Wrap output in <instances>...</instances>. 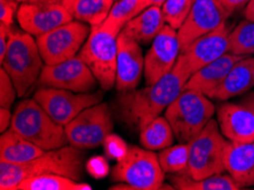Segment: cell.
I'll list each match as a JSON object with an SVG mask.
<instances>
[{"label": "cell", "mask_w": 254, "mask_h": 190, "mask_svg": "<svg viewBox=\"0 0 254 190\" xmlns=\"http://www.w3.org/2000/svg\"><path fill=\"white\" fill-rule=\"evenodd\" d=\"M11 26L3 24V23H0V62H2L3 58L6 56Z\"/></svg>", "instance_id": "obj_36"}, {"label": "cell", "mask_w": 254, "mask_h": 190, "mask_svg": "<svg viewBox=\"0 0 254 190\" xmlns=\"http://www.w3.org/2000/svg\"><path fill=\"white\" fill-rule=\"evenodd\" d=\"M227 142L228 140L220 131L218 121L211 119L201 132L188 142V176L193 179H203L213 174L225 173Z\"/></svg>", "instance_id": "obj_8"}, {"label": "cell", "mask_w": 254, "mask_h": 190, "mask_svg": "<svg viewBox=\"0 0 254 190\" xmlns=\"http://www.w3.org/2000/svg\"><path fill=\"white\" fill-rule=\"evenodd\" d=\"M11 119H13V115L10 114L9 108L0 107V131L1 132H5L6 130L9 129Z\"/></svg>", "instance_id": "obj_38"}, {"label": "cell", "mask_w": 254, "mask_h": 190, "mask_svg": "<svg viewBox=\"0 0 254 190\" xmlns=\"http://www.w3.org/2000/svg\"><path fill=\"white\" fill-rule=\"evenodd\" d=\"M114 1H117V0H114Z\"/></svg>", "instance_id": "obj_43"}, {"label": "cell", "mask_w": 254, "mask_h": 190, "mask_svg": "<svg viewBox=\"0 0 254 190\" xmlns=\"http://www.w3.org/2000/svg\"><path fill=\"white\" fill-rule=\"evenodd\" d=\"M10 127L45 152L68 145L65 127L54 121L34 98L17 104Z\"/></svg>", "instance_id": "obj_4"}, {"label": "cell", "mask_w": 254, "mask_h": 190, "mask_svg": "<svg viewBox=\"0 0 254 190\" xmlns=\"http://www.w3.org/2000/svg\"><path fill=\"white\" fill-rule=\"evenodd\" d=\"M222 6L225 7V9L232 15L233 13L237 10L244 9L246 5L251 1V0H218Z\"/></svg>", "instance_id": "obj_37"}, {"label": "cell", "mask_w": 254, "mask_h": 190, "mask_svg": "<svg viewBox=\"0 0 254 190\" xmlns=\"http://www.w3.org/2000/svg\"><path fill=\"white\" fill-rule=\"evenodd\" d=\"M217 112L214 104L202 92L185 89L167 110L165 118L170 123L177 140L190 142Z\"/></svg>", "instance_id": "obj_6"}, {"label": "cell", "mask_w": 254, "mask_h": 190, "mask_svg": "<svg viewBox=\"0 0 254 190\" xmlns=\"http://www.w3.org/2000/svg\"><path fill=\"white\" fill-rule=\"evenodd\" d=\"M44 64L37 39L25 31L11 30L8 48L1 65L13 80L17 97L24 96L39 80Z\"/></svg>", "instance_id": "obj_5"}, {"label": "cell", "mask_w": 254, "mask_h": 190, "mask_svg": "<svg viewBox=\"0 0 254 190\" xmlns=\"http://www.w3.org/2000/svg\"><path fill=\"white\" fill-rule=\"evenodd\" d=\"M91 32V26L76 19L51 32L36 37L45 65H55L79 54Z\"/></svg>", "instance_id": "obj_10"}, {"label": "cell", "mask_w": 254, "mask_h": 190, "mask_svg": "<svg viewBox=\"0 0 254 190\" xmlns=\"http://www.w3.org/2000/svg\"><path fill=\"white\" fill-rule=\"evenodd\" d=\"M232 30L224 22L211 32L204 34L180 53L177 64L190 74H194L205 65L212 63L229 52V34Z\"/></svg>", "instance_id": "obj_14"}, {"label": "cell", "mask_w": 254, "mask_h": 190, "mask_svg": "<svg viewBox=\"0 0 254 190\" xmlns=\"http://www.w3.org/2000/svg\"><path fill=\"white\" fill-rule=\"evenodd\" d=\"M141 146L149 150H161L171 146L175 133L165 116H157L139 131Z\"/></svg>", "instance_id": "obj_27"}, {"label": "cell", "mask_w": 254, "mask_h": 190, "mask_svg": "<svg viewBox=\"0 0 254 190\" xmlns=\"http://www.w3.org/2000/svg\"><path fill=\"white\" fill-rule=\"evenodd\" d=\"M103 91L73 92L56 88L40 87L34 99L52 116L54 121L65 127L82 111L103 102Z\"/></svg>", "instance_id": "obj_11"}, {"label": "cell", "mask_w": 254, "mask_h": 190, "mask_svg": "<svg viewBox=\"0 0 254 190\" xmlns=\"http://www.w3.org/2000/svg\"><path fill=\"white\" fill-rule=\"evenodd\" d=\"M86 170L95 179H104L110 172V166L103 156H94L87 161Z\"/></svg>", "instance_id": "obj_34"}, {"label": "cell", "mask_w": 254, "mask_h": 190, "mask_svg": "<svg viewBox=\"0 0 254 190\" xmlns=\"http://www.w3.org/2000/svg\"><path fill=\"white\" fill-rule=\"evenodd\" d=\"M45 153L44 149L26 140L20 133L11 127L1 132L0 137V162L23 164L34 158L39 157Z\"/></svg>", "instance_id": "obj_22"}, {"label": "cell", "mask_w": 254, "mask_h": 190, "mask_svg": "<svg viewBox=\"0 0 254 190\" xmlns=\"http://www.w3.org/2000/svg\"><path fill=\"white\" fill-rule=\"evenodd\" d=\"M244 57L246 56L235 55L232 53L225 54L218 60L213 61L212 63L205 65L194 74H191L185 84L184 90L191 89V90L202 92L210 99H214L230 69L238 61Z\"/></svg>", "instance_id": "obj_19"}, {"label": "cell", "mask_w": 254, "mask_h": 190, "mask_svg": "<svg viewBox=\"0 0 254 190\" xmlns=\"http://www.w3.org/2000/svg\"><path fill=\"white\" fill-rule=\"evenodd\" d=\"M165 24L167 23L164 21L161 6L153 5L127 23L123 31L140 45H148L155 39Z\"/></svg>", "instance_id": "obj_23"}, {"label": "cell", "mask_w": 254, "mask_h": 190, "mask_svg": "<svg viewBox=\"0 0 254 190\" xmlns=\"http://www.w3.org/2000/svg\"><path fill=\"white\" fill-rule=\"evenodd\" d=\"M196 0H165L161 6L164 21L175 30H179L190 15Z\"/></svg>", "instance_id": "obj_31"}, {"label": "cell", "mask_w": 254, "mask_h": 190, "mask_svg": "<svg viewBox=\"0 0 254 190\" xmlns=\"http://www.w3.org/2000/svg\"><path fill=\"white\" fill-rule=\"evenodd\" d=\"M64 127L68 143L86 149L103 145L107 135L113 133L114 124L109 105L102 102L86 108Z\"/></svg>", "instance_id": "obj_9"}, {"label": "cell", "mask_w": 254, "mask_h": 190, "mask_svg": "<svg viewBox=\"0 0 254 190\" xmlns=\"http://www.w3.org/2000/svg\"><path fill=\"white\" fill-rule=\"evenodd\" d=\"M18 2H30V1H38V0H16Z\"/></svg>", "instance_id": "obj_42"}, {"label": "cell", "mask_w": 254, "mask_h": 190, "mask_svg": "<svg viewBox=\"0 0 254 190\" xmlns=\"http://www.w3.org/2000/svg\"><path fill=\"white\" fill-rule=\"evenodd\" d=\"M254 88V56H246L238 61L219 89L214 99L227 102L234 97L243 96Z\"/></svg>", "instance_id": "obj_21"}, {"label": "cell", "mask_w": 254, "mask_h": 190, "mask_svg": "<svg viewBox=\"0 0 254 190\" xmlns=\"http://www.w3.org/2000/svg\"><path fill=\"white\" fill-rule=\"evenodd\" d=\"M103 146L107 157L117 161L121 160L123 156H126V154L129 150V147L126 143V141L121 137H119L118 134L114 133L107 135L103 142Z\"/></svg>", "instance_id": "obj_33"}, {"label": "cell", "mask_w": 254, "mask_h": 190, "mask_svg": "<svg viewBox=\"0 0 254 190\" xmlns=\"http://www.w3.org/2000/svg\"><path fill=\"white\" fill-rule=\"evenodd\" d=\"M240 56L254 55V21L244 19L229 34V52Z\"/></svg>", "instance_id": "obj_30"}, {"label": "cell", "mask_w": 254, "mask_h": 190, "mask_svg": "<svg viewBox=\"0 0 254 190\" xmlns=\"http://www.w3.org/2000/svg\"><path fill=\"white\" fill-rule=\"evenodd\" d=\"M16 0H0V23L11 26L18 6Z\"/></svg>", "instance_id": "obj_35"}, {"label": "cell", "mask_w": 254, "mask_h": 190, "mask_svg": "<svg viewBox=\"0 0 254 190\" xmlns=\"http://www.w3.org/2000/svg\"><path fill=\"white\" fill-rule=\"evenodd\" d=\"M190 76L176 63L170 73L154 84L120 94L119 108L123 121L134 129L142 130L175 102Z\"/></svg>", "instance_id": "obj_1"}, {"label": "cell", "mask_w": 254, "mask_h": 190, "mask_svg": "<svg viewBox=\"0 0 254 190\" xmlns=\"http://www.w3.org/2000/svg\"><path fill=\"white\" fill-rule=\"evenodd\" d=\"M180 45L177 30L165 24L145 55L144 77L151 86L172 71L180 55Z\"/></svg>", "instance_id": "obj_16"}, {"label": "cell", "mask_w": 254, "mask_h": 190, "mask_svg": "<svg viewBox=\"0 0 254 190\" xmlns=\"http://www.w3.org/2000/svg\"><path fill=\"white\" fill-rule=\"evenodd\" d=\"M145 56L140 44L125 31L118 37L117 90L119 94L136 90L144 74Z\"/></svg>", "instance_id": "obj_17"}, {"label": "cell", "mask_w": 254, "mask_h": 190, "mask_svg": "<svg viewBox=\"0 0 254 190\" xmlns=\"http://www.w3.org/2000/svg\"><path fill=\"white\" fill-rule=\"evenodd\" d=\"M243 13L246 19L254 21V0H251V1L246 5V7L243 9Z\"/></svg>", "instance_id": "obj_40"}, {"label": "cell", "mask_w": 254, "mask_h": 190, "mask_svg": "<svg viewBox=\"0 0 254 190\" xmlns=\"http://www.w3.org/2000/svg\"><path fill=\"white\" fill-rule=\"evenodd\" d=\"M170 184L179 190H240L242 187L228 173L193 179L188 174H171Z\"/></svg>", "instance_id": "obj_25"}, {"label": "cell", "mask_w": 254, "mask_h": 190, "mask_svg": "<svg viewBox=\"0 0 254 190\" xmlns=\"http://www.w3.org/2000/svg\"><path fill=\"white\" fill-rule=\"evenodd\" d=\"M73 19L98 26L109 16L114 0H62Z\"/></svg>", "instance_id": "obj_24"}, {"label": "cell", "mask_w": 254, "mask_h": 190, "mask_svg": "<svg viewBox=\"0 0 254 190\" xmlns=\"http://www.w3.org/2000/svg\"><path fill=\"white\" fill-rule=\"evenodd\" d=\"M152 5L155 6H162V3L165 1V0H151Z\"/></svg>", "instance_id": "obj_41"}, {"label": "cell", "mask_w": 254, "mask_h": 190, "mask_svg": "<svg viewBox=\"0 0 254 190\" xmlns=\"http://www.w3.org/2000/svg\"><path fill=\"white\" fill-rule=\"evenodd\" d=\"M16 19L23 31L39 37L73 21V17L62 0H38L22 2Z\"/></svg>", "instance_id": "obj_13"}, {"label": "cell", "mask_w": 254, "mask_h": 190, "mask_svg": "<svg viewBox=\"0 0 254 190\" xmlns=\"http://www.w3.org/2000/svg\"><path fill=\"white\" fill-rule=\"evenodd\" d=\"M152 5L151 0H117L103 25L120 34L128 22Z\"/></svg>", "instance_id": "obj_26"}, {"label": "cell", "mask_w": 254, "mask_h": 190, "mask_svg": "<svg viewBox=\"0 0 254 190\" xmlns=\"http://www.w3.org/2000/svg\"><path fill=\"white\" fill-rule=\"evenodd\" d=\"M240 103L246 105V106L251 108V110L254 112V88L251 91L246 92L245 95H243V97H242L240 100Z\"/></svg>", "instance_id": "obj_39"}, {"label": "cell", "mask_w": 254, "mask_h": 190, "mask_svg": "<svg viewBox=\"0 0 254 190\" xmlns=\"http://www.w3.org/2000/svg\"><path fill=\"white\" fill-rule=\"evenodd\" d=\"M217 121L227 140L236 143L254 140V112L246 105L224 102L217 108Z\"/></svg>", "instance_id": "obj_18"}, {"label": "cell", "mask_w": 254, "mask_h": 190, "mask_svg": "<svg viewBox=\"0 0 254 190\" xmlns=\"http://www.w3.org/2000/svg\"><path fill=\"white\" fill-rule=\"evenodd\" d=\"M91 186L60 174H41L23 180L16 190H91Z\"/></svg>", "instance_id": "obj_28"}, {"label": "cell", "mask_w": 254, "mask_h": 190, "mask_svg": "<svg viewBox=\"0 0 254 190\" xmlns=\"http://www.w3.org/2000/svg\"><path fill=\"white\" fill-rule=\"evenodd\" d=\"M17 96L16 88L5 68L0 69V107L10 108Z\"/></svg>", "instance_id": "obj_32"}, {"label": "cell", "mask_w": 254, "mask_h": 190, "mask_svg": "<svg viewBox=\"0 0 254 190\" xmlns=\"http://www.w3.org/2000/svg\"><path fill=\"white\" fill-rule=\"evenodd\" d=\"M229 16L218 0H196L186 21L177 30L180 52H185L196 39L220 26Z\"/></svg>", "instance_id": "obj_15"}, {"label": "cell", "mask_w": 254, "mask_h": 190, "mask_svg": "<svg viewBox=\"0 0 254 190\" xmlns=\"http://www.w3.org/2000/svg\"><path fill=\"white\" fill-rule=\"evenodd\" d=\"M226 172L242 188L254 186V140L236 143L227 142L225 150Z\"/></svg>", "instance_id": "obj_20"}, {"label": "cell", "mask_w": 254, "mask_h": 190, "mask_svg": "<svg viewBox=\"0 0 254 190\" xmlns=\"http://www.w3.org/2000/svg\"><path fill=\"white\" fill-rule=\"evenodd\" d=\"M161 168L164 173L188 174V158H190V145L179 143L161 149L157 154Z\"/></svg>", "instance_id": "obj_29"}, {"label": "cell", "mask_w": 254, "mask_h": 190, "mask_svg": "<svg viewBox=\"0 0 254 190\" xmlns=\"http://www.w3.org/2000/svg\"><path fill=\"white\" fill-rule=\"evenodd\" d=\"M118 37L103 24L92 26L91 32L78 55L94 73L103 90H111L117 82Z\"/></svg>", "instance_id": "obj_7"}, {"label": "cell", "mask_w": 254, "mask_h": 190, "mask_svg": "<svg viewBox=\"0 0 254 190\" xmlns=\"http://www.w3.org/2000/svg\"><path fill=\"white\" fill-rule=\"evenodd\" d=\"M84 154L68 143L46 150L39 157L23 164L0 162V189L16 190L23 180L41 174H60L80 181L83 177Z\"/></svg>", "instance_id": "obj_2"}, {"label": "cell", "mask_w": 254, "mask_h": 190, "mask_svg": "<svg viewBox=\"0 0 254 190\" xmlns=\"http://www.w3.org/2000/svg\"><path fill=\"white\" fill-rule=\"evenodd\" d=\"M112 179L120 185L113 186L111 189H175L172 185H164L165 173L161 168L157 154L138 146L129 147L126 156L118 161L112 171Z\"/></svg>", "instance_id": "obj_3"}, {"label": "cell", "mask_w": 254, "mask_h": 190, "mask_svg": "<svg viewBox=\"0 0 254 190\" xmlns=\"http://www.w3.org/2000/svg\"><path fill=\"white\" fill-rule=\"evenodd\" d=\"M98 81L79 55L55 65H45L38 80L39 87L73 92H91Z\"/></svg>", "instance_id": "obj_12"}]
</instances>
